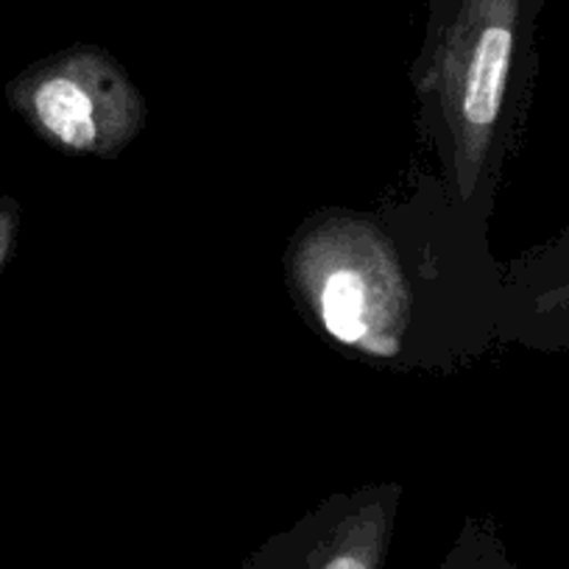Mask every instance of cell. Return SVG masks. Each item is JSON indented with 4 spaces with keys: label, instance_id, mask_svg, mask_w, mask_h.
Masks as SVG:
<instances>
[{
    "label": "cell",
    "instance_id": "1",
    "mask_svg": "<svg viewBox=\"0 0 569 569\" xmlns=\"http://www.w3.org/2000/svg\"><path fill=\"white\" fill-rule=\"evenodd\" d=\"M126 90L112 64L92 51L64 53L29 70L12 101L48 142L68 151H103L126 126V109H107V96Z\"/></svg>",
    "mask_w": 569,
    "mask_h": 569
},
{
    "label": "cell",
    "instance_id": "3",
    "mask_svg": "<svg viewBox=\"0 0 569 569\" xmlns=\"http://www.w3.org/2000/svg\"><path fill=\"white\" fill-rule=\"evenodd\" d=\"M386 545L388 513L382 506H366L363 511L347 513L310 545L277 552L249 569H380Z\"/></svg>",
    "mask_w": 569,
    "mask_h": 569
},
{
    "label": "cell",
    "instance_id": "2",
    "mask_svg": "<svg viewBox=\"0 0 569 569\" xmlns=\"http://www.w3.org/2000/svg\"><path fill=\"white\" fill-rule=\"evenodd\" d=\"M519 0H463L450 34L447 62L461 87L469 129L491 131L502 112L517 48Z\"/></svg>",
    "mask_w": 569,
    "mask_h": 569
},
{
    "label": "cell",
    "instance_id": "6",
    "mask_svg": "<svg viewBox=\"0 0 569 569\" xmlns=\"http://www.w3.org/2000/svg\"><path fill=\"white\" fill-rule=\"evenodd\" d=\"M14 223H18L14 212L9 210V207L0 204V268H3V262H7L9 257V249H12Z\"/></svg>",
    "mask_w": 569,
    "mask_h": 569
},
{
    "label": "cell",
    "instance_id": "5",
    "mask_svg": "<svg viewBox=\"0 0 569 569\" xmlns=\"http://www.w3.org/2000/svg\"><path fill=\"white\" fill-rule=\"evenodd\" d=\"M445 569H513L508 563L506 552L500 550V545L489 539H475L469 545L458 547L456 556L447 561Z\"/></svg>",
    "mask_w": 569,
    "mask_h": 569
},
{
    "label": "cell",
    "instance_id": "4",
    "mask_svg": "<svg viewBox=\"0 0 569 569\" xmlns=\"http://www.w3.org/2000/svg\"><path fill=\"white\" fill-rule=\"evenodd\" d=\"M377 299L358 268L336 266L319 288V313L327 332L347 347H360L377 330Z\"/></svg>",
    "mask_w": 569,
    "mask_h": 569
}]
</instances>
